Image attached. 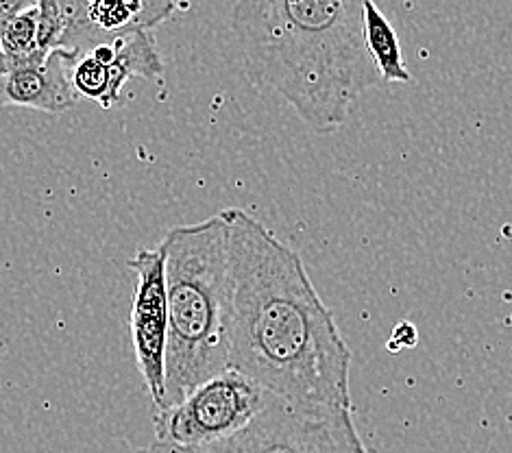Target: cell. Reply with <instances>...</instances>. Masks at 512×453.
<instances>
[{"label":"cell","mask_w":512,"mask_h":453,"mask_svg":"<svg viewBox=\"0 0 512 453\" xmlns=\"http://www.w3.org/2000/svg\"><path fill=\"white\" fill-rule=\"evenodd\" d=\"M40 46L83 55L133 31H151L175 11V0H40Z\"/></svg>","instance_id":"5b68a950"},{"label":"cell","mask_w":512,"mask_h":453,"mask_svg":"<svg viewBox=\"0 0 512 453\" xmlns=\"http://www.w3.org/2000/svg\"><path fill=\"white\" fill-rule=\"evenodd\" d=\"M367 0H236L231 31L255 85L277 92L312 131L347 122L380 75L364 44Z\"/></svg>","instance_id":"7a4b0ae2"},{"label":"cell","mask_w":512,"mask_h":453,"mask_svg":"<svg viewBox=\"0 0 512 453\" xmlns=\"http://www.w3.org/2000/svg\"><path fill=\"white\" fill-rule=\"evenodd\" d=\"M125 453H155V451L153 449H129Z\"/></svg>","instance_id":"5bb4252c"},{"label":"cell","mask_w":512,"mask_h":453,"mask_svg":"<svg viewBox=\"0 0 512 453\" xmlns=\"http://www.w3.org/2000/svg\"><path fill=\"white\" fill-rule=\"evenodd\" d=\"M238 436L253 453H369L349 408L301 406L275 397Z\"/></svg>","instance_id":"8992f818"},{"label":"cell","mask_w":512,"mask_h":453,"mask_svg":"<svg viewBox=\"0 0 512 453\" xmlns=\"http://www.w3.org/2000/svg\"><path fill=\"white\" fill-rule=\"evenodd\" d=\"M162 247L168 303L164 408H170L229 369L231 273L225 220L216 214L197 225L173 227Z\"/></svg>","instance_id":"3957f363"},{"label":"cell","mask_w":512,"mask_h":453,"mask_svg":"<svg viewBox=\"0 0 512 453\" xmlns=\"http://www.w3.org/2000/svg\"><path fill=\"white\" fill-rule=\"evenodd\" d=\"M0 51L9 59H35L48 55L40 46V9H29L0 31Z\"/></svg>","instance_id":"8fae6325"},{"label":"cell","mask_w":512,"mask_h":453,"mask_svg":"<svg viewBox=\"0 0 512 453\" xmlns=\"http://www.w3.org/2000/svg\"><path fill=\"white\" fill-rule=\"evenodd\" d=\"M79 55L66 48L35 59H9L0 51V109L24 107L46 114H64L77 105L72 66Z\"/></svg>","instance_id":"9c48e42d"},{"label":"cell","mask_w":512,"mask_h":453,"mask_svg":"<svg viewBox=\"0 0 512 453\" xmlns=\"http://www.w3.org/2000/svg\"><path fill=\"white\" fill-rule=\"evenodd\" d=\"M417 342H419V336H417V329H414V325L401 323L399 327H395L393 336H390V340H388V351L397 353L401 349H412Z\"/></svg>","instance_id":"7c38bea8"},{"label":"cell","mask_w":512,"mask_h":453,"mask_svg":"<svg viewBox=\"0 0 512 453\" xmlns=\"http://www.w3.org/2000/svg\"><path fill=\"white\" fill-rule=\"evenodd\" d=\"M364 44L377 68V75L388 83H408L412 77L406 68L397 31L373 0L364 3Z\"/></svg>","instance_id":"30bf717a"},{"label":"cell","mask_w":512,"mask_h":453,"mask_svg":"<svg viewBox=\"0 0 512 453\" xmlns=\"http://www.w3.org/2000/svg\"><path fill=\"white\" fill-rule=\"evenodd\" d=\"M40 5V0H0V31L5 29V24L18 18L20 14L29 9H35Z\"/></svg>","instance_id":"4fadbf2b"},{"label":"cell","mask_w":512,"mask_h":453,"mask_svg":"<svg viewBox=\"0 0 512 453\" xmlns=\"http://www.w3.org/2000/svg\"><path fill=\"white\" fill-rule=\"evenodd\" d=\"M271 395L253 379L227 369L164 410H157L155 443L197 449L238 434L258 416Z\"/></svg>","instance_id":"277c9868"},{"label":"cell","mask_w":512,"mask_h":453,"mask_svg":"<svg viewBox=\"0 0 512 453\" xmlns=\"http://www.w3.org/2000/svg\"><path fill=\"white\" fill-rule=\"evenodd\" d=\"M231 273L229 369L268 395L351 410V349L301 255L240 207L221 212Z\"/></svg>","instance_id":"6da1fadb"},{"label":"cell","mask_w":512,"mask_h":453,"mask_svg":"<svg viewBox=\"0 0 512 453\" xmlns=\"http://www.w3.org/2000/svg\"><path fill=\"white\" fill-rule=\"evenodd\" d=\"M127 266L136 273V292L131 305V340L146 390L157 406L164 408L168 303H166V253L162 244L155 249H138Z\"/></svg>","instance_id":"52a82bcc"},{"label":"cell","mask_w":512,"mask_h":453,"mask_svg":"<svg viewBox=\"0 0 512 453\" xmlns=\"http://www.w3.org/2000/svg\"><path fill=\"white\" fill-rule=\"evenodd\" d=\"M164 64L149 31H133L105 42L77 57L72 66V88L101 107H114L133 77L157 81Z\"/></svg>","instance_id":"ba28073f"}]
</instances>
